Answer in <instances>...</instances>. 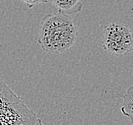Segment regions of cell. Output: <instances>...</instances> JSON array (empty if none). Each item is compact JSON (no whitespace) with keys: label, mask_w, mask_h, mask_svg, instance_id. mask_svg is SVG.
Wrapping results in <instances>:
<instances>
[{"label":"cell","mask_w":133,"mask_h":125,"mask_svg":"<svg viewBox=\"0 0 133 125\" xmlns=\"http://www.w3.org/2000/svg\"><path fill=\"white\" fill-rule=\"evenodd\" d=\"M77 26L70 15L57 12L42 19L37 43L45 53L60 54L68 52L76 43Z\"/></svg>","instance_id":"1"},{"label":"cell","mask_w":133,"mask_h":125,"mask_svg":"<svg viewBox=\"0 0 133 125\" xmlns=\"http://www.w3.org/2000/svg\"><path fill=\"white\" fill-rule=\"evenodd\" d=\"M21 1L23 2L25 4H26L29 8H32V7H34L35 5L48 3V0H21Z\"/></svg>","instance_id":"6"},{"label":"cell","mask_w":133,"mask_h":125,"mask_svg":"<svg viewBox=\"0 0 133 125\" xmlns=\"http://www.w3.org/2000/svg\"><path fill=\"white\" fill-rule=\"evenodd\" d=\"M121 110L123 115L127 117L131 123L133 125V85L130 86L123 95Z\"/></svg>","instance_id":"5"},{"label":"cell","mask_w":133,"mask_h":125,"mask_svg":"<svg viewBox=\"0 0 133 125\" xmlns=\"http://www.w3.org/2000/svg\"><path fill=\"white\" fill-rule=\"evenodd\" d=\"M0 125H43L34 112L1 79Z\"/></svg>","instance_id":"2"},{"label":"cell","mask_w":133,"mask_h":125,"mask_svg":"<svg viewBox=\"0 0 133 125\" xmlns=\"http://www.w3.org/2000/svg\"><path fill=\"white\" fill-rule=\"evenodd\" d=\"M59 13L71 15L80 12L83 6L82 0H51Z\"/></svg>","instance_id":"4"},{"label":"cell","mask_w":133,"mask_h":125,"mask_svg":"<svg viewBox=\"0 0 133 125\" xmlns=\"http://www.w3.org/2000/svg\"><path fill=\"white\" fill-rule=\"evenodd\" d=\"M102 45L111 55H127L133 52V33L126 25L109 23L103 29Z\"/></svg>","instance_id":"3"}]
</instances>
